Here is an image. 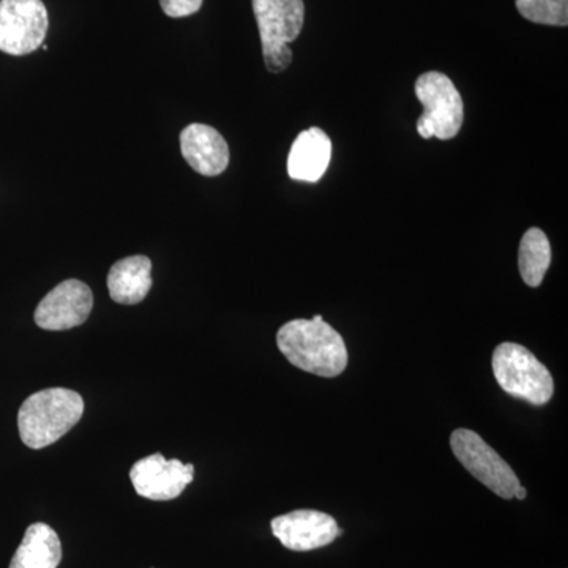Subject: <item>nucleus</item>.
<instances>
[{"label": "nucleus", "instance_id": "obj_16", "mask_svg": "<svg viewBox=\"0 0 568 568\" xmlns=\"http://www.w3.org/2000/svg\"><path fill=\"white\" fill-rule=\"evenodd\" d=\"M515 6L523 18L536 24L558 28L568 24V0H517Z\"/></svg>", "mask_w": 568, "mask_h": 568}, {"label": "nucleus", "instance_id": "obj_11", "mask_svg": "<svg viewBox=\"0 0 568 568\" xmlns=\"http://www.w3.org/2000/svg\"><path fill=\"white\" fill-rule=\"evenodd\" d=\"M182 156L205 178L223 174L230 164V145L219 130L205 123H190L181 133Z\"/></svg>", "mask_w": 568, "mask_h": 568}, {"label": "nucleus", "instance_id": "obj_4", "mask_svg": "<svg viewBox=\"0 0 568 568\" xmlns=\"http://www.w3.org/2000/svg\"><path fill=\"white\" fill-rule=\"evenodd\" d=\"M493 372L504 392L530 405H547L555 394V381L547 366L517 343H503L496 347Z\"/></svg>", "mask_w": 568, "mask_h": 568}, {"label": "nucleus", "instance_id": "obj_12", "mask_svg": "<svg viewBox=\"0 0 568 568\" xmlns=\"http://www.w3.org/2000/svg\"><path fill=\"white\" fill-rule=\"evenodd\" d=\"M331 159V138L324 130L313 126L295 138L287 156V174L293 181L315 183L327 171Z\"/></svg>", "mask_w": 568, "mask_h": 568}, {"label": "nucleus", "instance_id": "obj_5", "mask_svg": "<svg viewBox=\"0 0 568 568\" xmlns=\"http://www.w3.org/2000/svg\"><path fill=\"white\" fill-rule=\"evenodd\" d=\"M418 102L424 114L417 121V132L424 140H452L465 122V104L454 81L440 71H426L416 81Z\"/></svg>", "mask_w": 568, "mask_h": 568}, {"label": "nucleus", "instance_id": "obj_8", "mask_svg": "<svg viewBox=\"0 0 568 568\" xmlns=\"http://www.w3.org/2000/svg\"><path fill=\"white\" fill-rule=\"evenodd\" d=\"M93 294L80 280H65L41 298L37 306L36 324L43 331L61 332L82 325L91 316Z\"/></svg>", "mask_w": 568, "mask_h": 568}, {"label": "nucleus", "instance_id": "obj_6", "mask_svg": "<svg viewBox=\"0 0 568 568\" xmlns=\"http://www.w3.org/2000/svg\"><path fill=\"white\" fill-rule=\"evenodd\" d=\"M450 447L470 476L503 499H514L515 489L519 487L517 474L476 432L455 429L450 436Z\"/></svg>", "mask_w": 568, "mask_h": 568}, {"label": "nucleus", "instance_id": "obj_14", "mask_svg": "<svg viewBox=\"0 0 568 568\" xmlns=\"http://www.w3.org/2000/svg\"><path fill=\"white\" fill-rule=\"evenodd\" d=\"M62 560V544L58 532L44 523L29 526L10 568H58Z\"/></svg>", "mask_w": 568, "mask_h": 568}, {"label": "nucleus", "instance_id": "obj_9", "mask_svg": "<svg viewBox=\"0 0 568 568\" xmlns=\"http://www.w3.org/2000/svg\"><path fill=\"white\" fill-rule=\"evenodd\" d=\"M193 477V465H185L179 459L168 462L162 454L142 458L130 469V480L138 495L156 503L181 496L183 489L192 484Z\"/></svg>", "mask_w": 568, "mask_h": 568}, {"label": "nucleus", "instance_id": "obj_17", "mask_svg": "<svg viewBox=\"0 0 568 568\" xmlns=\"http://www.w3.org/2000/svg\"><path fill=\"white\" fill-rule=\"evenodd\" d=\"M204 0H160L163 13L170 18H185L197 13Z\"/></svg>", "mask_w": 568, "mask_h": 568}, {"label": "nucleus", "instance_id": "obj_18", "mask_svg": "<svg viewBox=\"0 0 568 568\" xmlns=\"http://www.w3.org/2000/svg\"><path fill=\"white\" fill-rule=\"evenodd\" d=\"M526 496H528V491H526V488H523L521 485L517 489H515L514 497H517V499L523 500L526 499Z\"/></svg>", "mask_w": 568, "mask_h": 568}, {"label": "nucleus", "instance_id": "obj_2", "mask_svg": "<svg viewBox=\"0 0 568 568\" xmlns=\"http://www.w3.org/2000/svg\"><path fill=\"white\" fill-rule=\"evenodd\" d=\"M82 414L84 399L78 392L62 387L36 392L18 413L21 440L33 450L51 446L81 420Z\"/></svg>", "mask_w": 568, "mask_h": 568}, {"label": "nucleus", "instance_id": "obj_7", "mask_svg": "<svg viewBox=\"0 0 568 568\" xmlns=\"http://www.w3.org/2000/svg\"><path fill=\"white\" fill-rule=\"evenodd\" d=\"M50 28L41 0H0V51L26 55L39 50Z\"/></svg>", "mask_w": 568, "mask_h": 568}, {"label": "nucleus", "instance_id": "obj_15", "mask_svg": "<svg viewBox=\"0 0 568 568\" xmlns=\"http://www.w3.org/2000/svg\"><path fill=\"white\" fill-rule=\"evenodd\" d=\"M551 264V245L547 234L530 227L519 244L518 265L523 282L530 287L540 286Z\"/></svg>", "mask_w": 568, "mask_h": 568}, {"label": "nucleus", "instance_id": "obj_10", "mask_svg": "<svg viewBox=\"0 0 568 568\" xmlns=\"http://www.w3.org/2000/svg\"><path fill=\"white\" fill-rule=\"evenodd\" d=\"M271 528L284 548L298 552L327 547L342 536L335 518L317 510H295L282 515L272 519Z\"/></svg>", "mask_w": 568, "mask_h": 568}, {"label": "nucleus", "instance_id": "obj_3", "mask_svg": "<svg viewBox=\"0 0 568 568\" xmlns=\"http://www.w3.org/2000/svg\"><path fill=\"white\" fill-rule=\"evenodd\" d=\"M260 29L265 69L278 74L293 63L287 44L301 36L305 22L304 0H252Z\"/></svg>", "mask_w": 568, "mask_h": 568}, {"label": "nucleus", "instance_id": "obj_1", "mask_svg": "<svg viewBox=\"0 0 568 568\" xmlns=\"http://www.w3.org/2000/svg\"><path fill=\"white\" fill-rule=\"evenodd\" d=\"M276 345L291 364L321 377L342 375L349 361L345 339L320 315L282 325Z\"/></svg>", "mask_w": 568, "mask_h": 568}, {"label": "nucleus", "instance_id": "obj_13", "mask_svg": "<svg viewBox=\"0 0 568 568\" xmlns=\"http://www.w3.org/2000/svg\"><path fill=\"white\" fill-rule=\"evenodd\" d=\"M152 290V261L144 254L123 257L112 264L108 274V291L121 305L141 304Z\"/></svg>", "mask_w": 568, "mask_h": 568}]
</instances>
